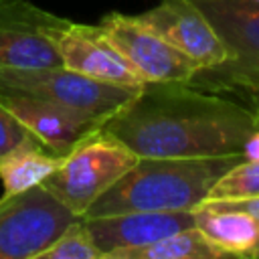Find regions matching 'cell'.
Masks as SVG:
<instances>
[{
	"label": "cell",
	"mask_w": 259,
	"mask_h": 259,
	"mask_svg": "<svg viewBox=\"0 0 259 259\" xmlns=\"http://www.w3.org/2000/svg\"><path fill=\"white\" fill-rule=\"evenodd\" d=\"M259 121L251 107L186 83H146L103 132L138 158L239 156Z\"/></svg>",
	"instance_id": "cell-1"
},
{
	"label": "cell",
	"mask_w": 259,
	"mask_h": 259,
	"mask_svg": "<svg viewBox=\"0 0 259 259\" xmlns=\"http://www.w3.org/2000/svg\"><path fill=\"white\" fill-rule=\"evenodd\" d=\"M245 154L223 158H138L83 217L127 210H194L210 186Z\"/></svg>",
	"instance_id": "cell-2"
},
{
	"label": "cell",
	"mask_w": 259,
	"mask_h": 259,
	"mask_svg": "<svg viewBox=\"0 0 259 259\" xmlns=\"http://www.w3.org/2000/svg\"><path fill=\"white\" fill-rule=\"evenodd\" d=\"M136 162L138 156L125 144L99 130L65 154L40 184L73 214L83 217Z\"/></svg>",
	"instance_id": "cell-3"
},
{
	"label": "cell",
	"mask_w": 259,
	"mask_h": 259,
	"mask_svg": "<svg viewBox=\"0 0 259 259\" xmlns=\"http://www.w3.org/2000/svg\"><path fill=\"white\" fill-rule=\"evenodd\" d=\"M0 85L53 101L71 111L87 113L101 121H107L140 91V87H119L91 79L63 65L0 67Z\"/></svg>",
	"instance_id": "cell-4"
},
{
	"label": "cell",
	"mask_w": 259,
	"mask_h": 259,
	"mask_svg": "<svg viewBox=\"0 0 259 259\" xmlns=\"http://www.w3.org/2000/svg\"><path fill=\"white\" fill-rule=\"evenodd\" d=\"M42 184L0 198V259H36L73 221Z\"/></svg>",
	"instance_id": "cell-5"
},
{
	"label": "cell",
	"mask_w": 259,
	"mask_h": 259,
	"mask_svg": "<svg viewBox=\"0 0 259 259\" xmlns=\"http://www.w3.org/2000/svg\"><path fill=\"white\" fill-rule=\"evenodd\" d=\"M210 22L229 51V59L212 69H198L186 85L221 91L247 75H259V2L251 0H190Z\"/></svg>",
	"instance_id": "cell-6"
},
{
	"label": "cell",
	"mask_w": 259,
	"mask_h": 259,
	"mask_svg": "<svg viewBox=\"0 0 259 259\" xmlns=\"http://www.w3.org/2000/svg\"><path fill=\"white\" fill-rule=\"evenodd\" d=\"M97 26L146 83H188L200 69L198 63L166 42L138 16L111 12Z\"/></svg>",
	"instance_id": "cell-7"
},
{
	"label": "cell",
	"mask_w": 259,
	"mask_h": 259,
	"mask_svg": "<svg viewBox=\"0 0 259 259\" xmlns=\"http://www.w3.org/2000/svg\"><path fill=\"white\" fill-rule=\"evenodd\" d=\"M63 22L28 0H0V67L63 65L55 47Z\"/></svg>",
	"instance_id": "cell-8"
},
{
	"label": "cell",
	"mask_w": 259,
	"mask_h": 259,
	"mask_svg": "<svg viewBox=\"0 0 259 259\" xmlns=\"http://www.w3.org/2000/svg\"><path fill=\"white\" fill-rule=\"evenodd\" d=\"M55 47L63 67L71 71L119 87L146 85V79L101 34L97 24L89 26L65 20L55 32Z\"/></svg>",
	"instance_id": "cell-9"
},
{
	"label": "cell",
	"mask_w": 259,
	"mask_h": 259,
	"mask_svg": "<svg viewBox=\"0 0 259 259\" xmlns=\"http://www.w3.org/2000/svg\"><path fill=\"white\" fill-rule=\"evenodd\" d=\"M0 105H4L32 136L47 148L65 156L79 142L97 134L105 121L87 113L71 111L53 101L0 85Z\"/></svg>",
	"instance_id": "cell-10"
},
{
	"label": "cell",
	"mask_w": 259,
	"mask_h": 259,
	"mask_svg": "<svg viewBox=\"0 0 259 259\" xmlns=\"http://www.w3.org/2000/svg\"><path fill=\"white\" fill-rule=\"evenodd\" d=\"M138 18L174 49L198 63L200 69L219 67L229 59L227 47L190 0H162L152 10L138 14Z\"/></svg>",
	"instance_id": "cell-11"
},
{
	"label": "cell",
	"mask_w": 259,
	"mask_h": 259,
	"mask_svg": "<svg viewBox=\"0 0 259 259\" xmlns=\"http://www.w3.org/2000/svg\"><path fill=\"white\" fill-rule=\"evenodd\" d=\"M103 259L117 251L160 241L194 225V210H127L101 217H81Z\"/></svg>",
	"instance_id": "cell-12"
},
{
	"label": "cell",
	"mask_w": 259,
	"mask_h": 259,
	"mask_svg": "<svg viewBox=\"0 0 259 259\" xmlns=\"http://www.w3.org/2000/svg\"><path fill=\"white\" fill-rule=\"evenodd\" d=\"M194 227L231 257L259 259V221L255 217L204 200L194 208Z\"/></svg>",
	"instance_id": "cell-13"
},
{
	"label": "cell",
	"mask_w": 259,
	"mask_h": 259,
	"mask_svg": "<svg viewBox=\"0 0 259 259\" xmlns=\"http://www.w3.org/2000/svg\"><path fill=\"white\" fill-rule=\"evenodd\" d=\"M63 160L61 154L47 148L38 138H30L0 158V178L4 192H20L40 184Z\"/></svg>",
	"instance_id": "cell-14"
},
{
	"label": "cell",
	"mask_w": 259,
	"mask_h": 259,
	"mask_svg": "<svg viewBox=\"0 0 259 259\" xmlns=\"http://www.w3.org/2000/svg\"><path fill=\"white\" fill-rule=\"evenodd\" d=\"M231 255L208 239L198 227L176 231L144 247L113 253L109 259H229Z\"/></svg>",
	"instance_id": "cell-15"
},
{
	"label": "cell",
	"mask_w": 259,
	"mask_h": 259,
	"mask_svg": "<svg viewBox=\"0 0 259 259\" xmlns=\"http://www.w3.org/2000/svg\"><path fill=\"white\" fill-rule=\"evenodd\" d=\"M259 196V158H243L208 190L204 200H237Z\"/></svg>",
	"instance_id": "cell-16"
},
{
	"label": "cell",
	"mask_w": 259,
	"mask_h": 259,
	"mask_svg": "<svg viewBox=\"0 0 259 259\" xmlns=\"http://www.w3.org/2000/svg\"><path fill=\"white\" fill-rule=\"evenodd\" d=\"M36 259H103L83 219L77 217Z\"/></svg>",
	"instance_id": "cell-17"
},
{
	"label": "cell",
	"mask_w": 259,
	"mask_h": 259,
	"mask_svg": "<svg viewBox=\"0 0 259 259\" xmlns=\"http://www.w3.org/2000/svg\"><path fill=\"white\" fill-rule=\"evenodd\" d=\"M30 138L36 136H32L4 105H0V158Z\"/></svg>",
	"instance_id": "cell-18"
},
{
	"label": "cell",
	"mask_w": 259,
	"mask_h": 259,
	"mask_svg": "<svg viewBox=\"0 0 259 259\" xmlns=\"http://www.w3.org/2000/svg\"><path fill=\"white\" fill-rule=\"evenodd\" d=\"M221 91H241L247 101L249 107L253 109V113L257 115L259 121V75H247V77H235L231 81H227Z\"/></svg>",
	"instance_id": "cell-19"
},
{
	"label": "cell",
	"mask_w": 259,
	"mask_h": 259,
	"mask_svg": "<svg viewBox=\"0 0 259 259\" xmlns=\"http://www.w3.org/2000/svg\"><path fill=\"white\" fill-rule=\"evenodd\" d=\"M214 202L219 206H227V208H237L243 210L251 217H255L259 221V196H251V198H237V200H208Z\"/></svg>",
	"instance_id": "cell-20"
},
{
	"label": "cell",
	"mask_w": 259,
	"mask_h": 259,
	"mask_svg": "<svg viewBox=\"0 0 259 259\" xmlns=\"http://www.w3.org/2000/svg\"><path fill=\"white\" fill-rule=\"evenodd\" d=\"M251 2H259V0H251Z\"/></svg>",
	"instance_id": "cell-21"
}]
</instances>
